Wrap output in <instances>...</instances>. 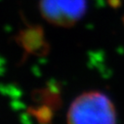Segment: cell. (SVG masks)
Here are the masks:
<instances>
[{"instance_id": "1", "label": "cell", "mask_w": 124, "mask_h": 124, "mask_svg": "<svg viewBox=\"0 0 124 124\" xmlns=\"http://www.w3.org/2000/svg\"><path fill=\"white\" fill-rule=\"evenodd\" d=\"M116 110L109 98L100 91L80 94L70 104L68 124H116Z\"/></svg>"}, {"instance_id": "2", "label": "cell", "mask_w": 124, "mask_h": 124, "mask_svg": "<svg viewBox=\"0 0 124 124\" xmlns=\"http://www.w3.org/2000/svg\"><path fill=\"white\" fill-rule=\"evenodd\" d=\"M40 13L52 24L69 27L85 14L86 0H40Z\"/></svg>"}]
</instances>
